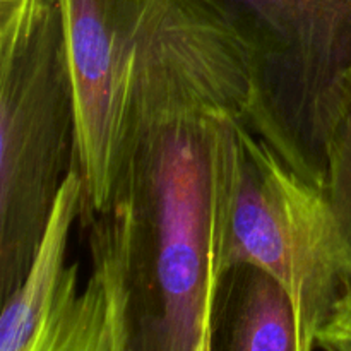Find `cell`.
Instances as JSON below:
<instances>
[{"label": "cell", "instance_id": "cell-4", "mask_svg": "<svg viewBox=\"0 0 351 351\" xmlns=\"http://www.w3.org/2000/svg\"><path fill=\"white\" fill-rule=\"evenodd\" d=\"M74 84L82 216L112 208L147 0H57Z\"/></svg>", "mask_w": 351, "mask_h": 351}, {"label": "cell", "instance_id": "cell-7", "mask_svg": "<svg viewBox=\"0 0 351 351\" xmlns=\"http://www.w3.org/2000/svg\"><path fill=\"white\" fill-rule=\"evenodd\" d=\"M239 269L216 308L211 351H314L287 291L263 271Z\"/></svg>", "mask_w": 351, "mask_h": 351}, {"label": "cell", "instance_id": "cell-2", "mask_svg": "<svg viewBox=\"0 0 351 351\" xmlns=\"http://www.w3.org/2000/svg\"><path fill=\"white\" fill-rule=\"evenodd\" d=\"M239 165L230 215V271L254 267L288 293L305 339L351 287V263L321 170L269 91L235 119Z\"/></svg>", "mask_w": 351, "mask_h": 351}, {"label": "cell", "instance_id": "cell-8", "mask_svg": "<svg viewBox=\"0 0 351 351\" xmlns=\"http://www.w3.org/2000/svg\"><path fill=\"white\" fill-rule=\"evenodd\" d=\"M307 146L322 173L351 263V67L336 75L315 98Z\"/></svg>", "mask_w": 351, "mask_h": 351}, {"label": "cell", "instance_id": "cell-10", "mask_svg": "<svg viewBox=\"0 0 351 351\" xmlns=\"http://www.w3.org/2000/svg\"><path fill=\"white\" fill-rule=\"evenodd\" d=\"M38 2H41V0H0V12H2V10L24 9V7L34 5V3Z\"/></svg>", "mask_w": 351, "mask_h": 351}, {"label": "cell", "instance_id": "cell-1", "mask_svg": "<svg viewBox=\"0 0 351 351\" xmlns=\"http://www.w3.org/2000/svg\"><path fill=\"white\" fill-rule=\"evenodd\" d=\"M266 89L228 21L195 0L147 2L113 195L127 221L113 351H211L232 276L235 119Z\"/></svg>", "mask_w": 351, "mask_h": 351}, {"label": "cell", "instance_id": "cell-3", "mask_svg": "<svg viewBox=\"0 0 351 351\" xmlns=\"http://www.w3.org/2000/svg\"><path fill=\"white\" fill-rule=\"evenodd\" d=\"M74 84L57 0L0 12V298L19 288L75 163Z\"/></svg>", "mask_w": 351, "mask_h": 351}, {"label": "cell", "instance_id": "cell-9", "mask_svg": "<svg viewBox=\"0 0 351 351\" xmlns=\"http://www.w3.org/2000/svg\"><path fill=\"white\" fill-rule=\"evenodd\" d=\"M315 350L351 351V287L339 297L315 338Z\"/></svg>", "mask_w": 351, "mask_h": 351}, {"label": "cell", "instance_id": "cell-5", "mask_svg": "<svg viewBox=\"0 0 351 351\" xmlns=\"http://www.w3.org/2000/svg\"><path fill=\"white\" fill-rule=\"evenodd\" d=\"M256 50L274 103L307 146L315 98L351 67V0H199Z\"/></svg>", "mask_w": 351, "mask_h": 351}, {"label": "cell", "instance_id": "cell-6", "mask_svg": "<svg viewBox=\"0 0 351 351\" xmlns=\"http://www.w3.org/2000/svg\"><path fill=\"white\" fill-rule=\"evenodd\" d=\"M125 211L115 202L91 219V273L79 288L77 266H67L50 305L19 341L0 351H113L115 319L125 276Z\"/></svg>", "mask_w": 351, "mask_h": 351}]
</instances>
